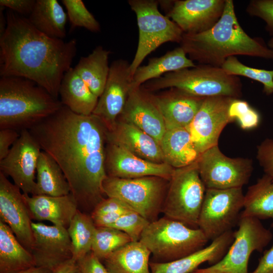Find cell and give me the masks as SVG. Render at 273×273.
Returning <instances> with one entry per match:
<instances>
[{
  "mask_svg": "<svg viewBox=\"0 0 273 273\" xmlns=\"http://www.w3.org/2000/svg\"><path fill=\"white\" fill-rule=\"evenodd\" d=\"M41 150L62 170L78 209L90 213L104 199L107 129L93 114H76L65 106L28 129Z\"/></svg>",
  "mask_w": 273,
  "mask_h": 273,
  "instance_id": "6da1fadb",
  "label": "cell"
},
{
  "mask_svg": "<svg viewBox=\"0 0 273 273\" xmlns=\"http://www.w3.org/2000/svg\"><path fill=\"white\" fill-rule=\"evenodd\" d=\"M6 19L0 35V76L28 79L58 99L61 81L76 56V40L49 37L10 10Z\"/></svg>",
  "mask_w": 273,
  "mask_h": 273,
  "instance_id": "7a4b0ae2",
  "label": "cell"
},
{
  "mask_svg": "<svg viewBox=\"0 0 273 273\" xmlns=\"http://www.w3.org/2000/svg\"><path fill=\"white\" fill-rule=\"evenodd\" d=\"M180 47L189 58L199 64L221 67L237 55L273 60V49L263 39L250 36L240 25L233 0H226L223 14L209 30L196 34L184 33Z\"/></svg>",
  "mask_w": 273,
  "mask_h": 273,
  "instance_id": "3957f363",
  "label": "cell"
},
{
  "mask_svg": "<svg viewBox=\"0 0 273 273\" xmlns=\"http://www.w3.org/2000/svg\"><path fill=\"white\" fill-rule=\"evenodd\" d=\"M63 106L60 100L30 80L12 76L0 79V129L28 130Z\"/></svg>",
  "mask_w": 273,
  "mask_h": 273,
  "instance_id": "277c9868",
  "label": "cell"
},
{
  "mask_svg": "<svg viewBox=\"0 0 273 273\" xmlns=\"http://www.w3.org/2000/svg\"><path fill=\"white\" fill-rule=\"evenodd\" d=\"M148 90L176 88L192 95L207 98L225 96L240 99L243 85L239 76L226 73L221 67L199 64L166 73L142 85Z\"/></svg>",
  "mask_w": 273,
  "mask_h": 273,
  "instance_id": "5b68a950",
  "label": "cell"
},
{
  "mask_svg": "<svg viewBox=\"0 0 273 273\" xmlns=\"http://www.w3.org/2000/svg\"><path fill=\"white\" fill-rule=\"evenodd\" d=\"M208 241L200 229L189 227L165 216L150 222L139 240L158 262L186 256L205 247Z\"/></svg>",
  "mask_w": 273,
  "mask_h": 273,
  "instance_id": "8992f818",
  "label": "cell"
},
{
  "mask_svg": "<svg viewBox=\"0 0 273 273\" xmlns=\"http://www.w3.org/2000/svg\"><path fill=\"white\" fill-rule=\"evenodd\" d=\"M206 188L197 162L175 168L169 181L162 209L165 217L198 228V220Z\"/></svg>",
  "mask_w": 273,
  "mask_h": 273,
  "instance_id": "52a82bcc",
  "label": "cell"
},
{
  "mask_svg": "<svg viewBox=\"0 0 273 273\" xmlns=\"http://www.w3.org/2000/svg\"><path fill=\"white\" fill-rule=\"evenodd\" d=\"M128 3L135 14L139 29L138 47L130 63L132 78L148 55L166 42L180 43L184 32L176 23L160 13L158 1L129 0Z\"/></svg>",
  "mask_w": 273,
  "mask_h": 273,
  "instance_id": "ba28073f",
  "label": "cell"
},
{
  "mask_svg": "<svg viewBox=\"0 0 273 273\" xmlns=\"http://www.w3.org/2000/svg\"><path fill=\"white\" fill-rule=\"evenodd\" d=\"M166 180L157 176L122 178L107 176L102 187L108 197L120 200L152 222L157 219L162 212Z\"/></svg>",
  "mask_w": 273,
  "mask_h": 273,
  "instance_id": "9c48e42d",
  "label": "cell"
},
{
  "mask_svg": "<svg viewBox=\"0 0 273 273\" xmlns=\"http://www.w3.org/2000/svg\"><path fill=\"white\" fill-rule=\"evenodd\" d=\"M238 225L234 241L222 258L210 266L193 272L249 273L248 264L251 254L255 251L262 252L272 240V234L255 217L240 216Z\"/></svg>",
  "mask_w": 273,
  "mask_h": 273,
  "instance_id": "30bf717a",
  "label": "cell"
},
{
  "mask_svg": "<svg viewBox=\"0 0 273 273\" xmlns=\"http://www.w3.org/2000/svg\"><path fill=\"white\" fill-rule=\"evenodd\" d=\"M244 200L242 188L206 189L198 226L208 240L231 231L238 223Z\"/></svg>",
  "mask_w": 273,
  "mask_h": 273,
  "instance_id": "8fae6325",
  "label": "cell"
},
{
  "mask_svg": "<svg viewBox=\"0 0 273 273\" xmlns=\"http://www.w3.org/2000/svg\"><path fill=\"white\" fill-rule=\"evenodd\" d=\"M196 162L206 189L242 188L248 184L253 171L252 159L229 157L218 145L201 153Z\"/></svg>",
  "mask_w": 273,
  "mask_h": 273,
  "instance_id": "7c38bea8",
  "label": "cell"
},
{
  "mask_svg": "<svg viewBox=\"0 0 273 273\" xmlns=\"http://www.w3.org/2000/svg\"><path fill=\"white\" fill-rule=\"evenodd\" d=\"M41 151L29 130L24 129L7 155L0 160V172L11 177L23 194H35V173Z\"/></svg>",
  "mask_w": 273,
  "mask_h": 273,
  "instance_id": "4fadbf2b",
  "label": "cell"
},
{
  "mask_svg": "<svg viewBox=\"0 0 273 273\" xmlns=\"http://www.w3.org/2000/svg\"><path fill=\"white\" fill-rule=\"evenodd\" d=\"M235 98L225 96L205 98L193 120L187 127L196 149L202 153L218 145L220 135L229 123L230 105Z\"/></svg>",
  "mask_w": 273,
  "mask_h": 273,
  "instance_id": "5bb4252c",
  "label": "cell"
},
{
  "mask_svg": "<svg viewBox=\"0 0 273 273\" xmlns=\"http://www.w3.org/2000/svg\"><path fill=\"white\" fill-rule=\"evenodd\" d=\"M130 63L123 59L113 61L103 92L92 113L107 130L113 128L133 88Z\"/></svg>",
  "mask_w": 273,
  "mask_h": 273,
  "instance_id": "9a60e30c",
  "label": "cell"
},
{
  "mask_svg": "<svg viewBox=\"0 0 273 273\" xmlns=\"http://www.w3.org/2000/svg\"><path fill=\"white\" fill-rule=\"evenodd\" d=\"M33 244L31 252L35 266L54 270L72 259L71 240L66 228L32 222Z\"/></svg>",
  "mask_w": 273,
  "mask_h": 273,
  "instance_id": "2e32d148",
  "label": "cell"
},
{
  "mask_svg": "<svg viewBox=\"0 0 273 273\" xmlns=\"http://www.w3.org/2000/svg\"><path fill=\"white\" fill-rule=\"evenodd\" d=\"M226 0L170 1L166 16L185 34H196L212 28L221 17Z\"/></svg>",
  "mask_w": 273,
  "mask_h": 273,
  "instance_id": "e0dca14e",
  "label": "cell"
},
{
  "mask_svg": "<svg viewBox=\"0 0 273 273\" xmlns=\"http://www.w3.org/2000/svg\"><path fill=\"white\" fill-rule=\"evenodd\" d=\"M0 220L31 252L33 244L32 219L24 194L0 172Z\"/></svg>",
  "mask_w": 273,
  "mask_h": 273,
  "instance_id": "ac0fdd59",
  "label": "cell"
},
{
  "mask_svg": "<svg viewBox=\"0 0 273 273\" xmlns=\"http://www.w3.org/2000/svg\"><path fill=\"white\" fill-rule=\"evenodd\" d=\"M105 170L107 176L122 178L157 176L170 180L174 169L166 163L143 159L124 148L107 142Z\"/></svg>",
  "mask_w": 273,
  "mask_h": 273,
  "instance_id": "d6986e66",
  "label": "cell"
},
{
  "mask_svg": "<svg viewBox=\"0 0 273 273\" xmlns=\"http://www.w3.org/2000/svg\"><path fill=\"white\" fill-rule=\"evenodd\" d=\"M131 124L155 139L160 145L166 129L162 115L151 95L133 88L117 120Z\"/></svg>",
  "mask_w": 273,
  "mask_h": 273,
  "instance_id": "ffe728a7",
  "label": "cell"
},
{
  "mask_svg": "<svg viewBox=\"0 0 273 273\" xmlns=\"http://www.w3.org/2000/svg\"><path fill=\"white\" fill-rule=\"evenodd\" d=\"M151 97L162 115L166 130L187 128L205 98L174 87L161 95Z\"/></svg>",
  "mask_w": 273,
  "mask_h": 273,
  "instance_id": "44dd1931",
  "label": "cell"
},
{
  "mask_svg": "<svg viewBox=\"0 0 273 273\" xmlns=\"http://www.w3.org/2000/svg\"><path fill=\"white\" fill-rule=\"evenodd\" d=\"M234 232L228 231L208 246L183 258L167 262H150L151 273H192L201 264H214L224 256L234 241Z\"/></svg>",
  "mask_w": 273,
  "mask_h": 273,
  "instance_id": "7402d4cb",
  "label": "cell"
},
{
  "mask_svg": "<svg viewBox=\"0 0 273 273\" xmlns=\"http://www.w3.org/2000/svg\"><path fill=\"white\" fill-rule=\"evenodd\" d=\"M107 142L120 146L135 155L156 163H165L160 144L136 127L117 120L107 131Z\"/></svg>",
  "mask_w": 273,
  "mask_h": 273,
  "instance_id": "603a6c76",
  "label": "cell"
},
{
  "mask_svg": "<svg viewBox=\"0 0 273 273\" xmlns=\"http://www.w3.org/2000/svg\"><path fill=\"white\" fill-rule=\"evenodd\" d=\"M23 194L31 219L39 222L49 221L67 229L78 209L71 193L61 196Z\"/></svg>",
  "mask_w": 273,
  "mask_h": 273,
  "instance_id": "cb8c5ba5",
  "label": "cell"
},
{
  "mask_svg": "<svg viewBox=\"0 0 273 273\" xmlns=\"http://www.w3.org/2000/svg\"><path fill=\"white\" fill-rule=\"evenodd\" d=\"M59 95L63 106L76 114L85 116L92 114L99 99L72 67L63 77Z\"/></svg>",
  "mask_w": 273,
  "mask_h": 273,
  "instance_id": "d4e9b609",
  "label": "cell"
},
{
  "mask_svg": "<svg viewBox=\"0 0 273 273\" xmlns=\"http://www.w3.org/2000/svg\"><path fill=\"white\" fill-rule=\"evenodd\" d=\"M160 146L165 162L174 168L195 163L201 154L196 149L187 128L166 130Z\"/></svg>",
  "mask_w": 273,
  "mask_h": 273,
  "instance_id": "484cf974",
  "label": "cell"
},
{
  "mask_svg": "<svg viewBox=\"0 0 273 273\" xmlns=\"http://www.w3.org/2000/svg\"><path fill=\"white\" fill-rule=\"evenodd\" d=\"M196 66L194 62L187 57L183 49L179 47L160 57L151 58L148 64L138 67L132 76V87H140L147 81L159 78L166 73Z\"/></svg>",
  "mask_w": 273,
  "mask_h": 273,
  "instance_id": "4316f807",
  "label": "cell"
},
{
  "mask_svg": "<svg viewBox=\"0 0 273 273\" xmlns=\"http://www.w3.org/2000/svg\"><path fill=\"white\" fill-rule=\"evenodd\" d=\"M35 266L31 252L0 220V273H16Z\"/></svg>",
  "mask_w": 273,
  "mask_h": 273,
  "instance_id": "83f0119b",
  "label": "cell"
},
{
  "mask_svg": "<svg viewBox=\"0 0 273 273\" xmlns=\"http://www.w3.org/2000/svg\"><path fill=\"white\" fill-rule=\"evenodd\" d=\"M67 14L57 0H36L29 22L47 36L63 39L66 35Z\"/></svg>",
  "mask_w": 273,
  "mask_h": 273,
  "instance_id": "f1b7e54d",
  "label": "cell"
},
{
  "mask_svg": "<svg viewBox=\"0 0 273 273\" xmlns=\"http://www.w3.org/2000/svg\"><path fill=\"white\" fill-rule=\"evenodd\" d=\"M150 251L140 241L131 242L104 261L108 273H151Z\"/></svg>",
  "mask_w": 273,
  "mask_h": 273,
  "instance_id": "f546056e",
  "label": "cell"
},
{
  "mask_svg": "<svg viewBox=\"0 0 273 273\" xmlns=\"http://www.w3.org/2000/svg\"><path fill=\"white\" fill-rule=\"evenodd\" d=\"M111 52L101 46L86 57H81L74 68L91 91L99 98L109 75V57Z\"/></svg>",
  "mask_w": 273,
  "mask_h": 273,
  "instance_id": "4dcf8cb0",
  "label": "cell"
},
{
  "mask_svg": "<svg viewBox=\"0 0 273 273\" xmlns=\"http://www.w3.org/2000/svg\"><path fill=\"white\" fill-rule=\"evenodd\" d=\"M70 193L69 183L61 167L50 155L42 150L36 168L35 195L61 196Z\"/></svg>",
  "mask_w": 273,
  "mask_h": 273,
  "instance_id": "1f68e13d",
  "label": "cell"
},
{
  "mask_svg": "<svg viewBox=\"0 0 273 273\" xmlns=\"http://www.w3.org/2000/svg\"><path fill=\"white\" fill-rule=\"evenodd\" d=\"M243 209L241 217L271 219L273 228V181L270 177L264 174L255 184L249 187L244 195Z\"/></svg>",
  "mask_w": 273,
  "mask_h": 273,
  "instance_id": "d6a6232c",
  "label": "cell"
},
{
  "mask_svg": "<svg viewBox=\"0 0 273 273\" xmlns=\"http://www.w3.org/2000/svg\"><path fill=\"white\" fill-rule=\"evenodd\" d=\"M96 228L90 214L78 209L67 229L72 244V259L77 261L91 251Z\"/></svg>",
  "mask_w": 273,
  "mask_h": 273,
  "instance_id": "836d02e7",
  "label": "cell"
},
{
  "mask_svg": "<svg viewBox=\"0 0 273 273\" xmlns=\"http://www.w3.org/2000/svg\"><path fill=\"white\" fill-rule=\"evenodd\" d=\"M124 232L111 227L96 226L91 251L100 260L131 242Z\"/></svg>",
  "mask_w": 273,
  "mask_h": 273,
  "instance_id": "e575fe53",
  "label": "cell"
},
{
  "mask_svg": "<svg viewBox=\"0 0 273 273\" xmlns=\"http://www.w3.org/2000/svg\"><path fill=\"white\" fill-rule=\"evenodd\" d=\"M228 74L242 76L257 81L263 85L266 96L273 94V70L253 68L244 65L236 56L229 57L221 67Z\"/></svg>",
  "mask_w": 273,
  "mask_h": 273,
  "instance_id": "d590c367",
  "label": "cell"
},
{
  "mask_svg": "<svg viewBox=\"0 0 273 273\" xmlns=\"http://www.w3.org/2000/svg\"><path fill=\"white\" fill-rule=\"evenodd\" d=\"M132 210L120 200L104 198L94 208L90 216L96 226L110 227L125 213Z\"/></svg>",
  "mask_w": 273,
  "mask_h": 273,
  "instance_id": "8d00e7d4",
  "label": "cell"
},
{
  "mask_svg": "<svg viewBox=\"0 0 273 273\" xmlns=\"http://www.w3.org/2000/svg\"><path fill=\"white\" fill-rule=\"evenodd\" d=\"M67 10V14L71 29L83 27L93 32H99V22L86 8L81 0H62Z\"/></svg>",
  "mask_w": 273,
  "mask_h": 273,
  "instance_id": "74e56055",
  "label": "cell"
},
{
  "mask_svg": "<svg viewBox=\"0 0 273 273\" xmlns=\"http://www.w3.org/2000/svg\"><path fill=\"white\" fill-rule=\"evenodd\" d=\"M229 116L234 122L237 120L240 127L244 130L256 128L260 121L259 113L245 101L234 99L229 110Z\"/></svg>",
  "mask_w": 273,
  "mask_h": 273,
  "instance_id": "f35d334b",
  "label": "cell"
},
{
  "mask_svg": "<svg viewBox=\"0 0 273 273\" xmlns=\"http://www.w3.org/2000/svg\"><path fill=\"white\" fill-rule=\"evenodd\" d=\"M150 222L138 213L130 210L121 216L110 227L124 232L132 242H136L140 240L143 231Z\"/></svg>",
  "mask_w": 273,
  "mask_h": 273,
  "instance_id": "ab89813d",
  "label": "cell"
},
{
  "mask_svg": "<svg viewBox=\"0 0 273 273\" xmlns=\"http://www.w3.org/2000/svg\"><path fill=\"white\" fill-rule=\"evenodd\" d=\"M246 11L249 15L263 20L266 31L273 37V0H251Z\"/></svg>",
  "mask_w": 273,
  "mask_h": 273,
  "instance_id": "60d3db41",
  "label": "cell"
},
{
  "mask_svg": "<svg viewBox=\"0 0 273 273\" xmlns=\"http://www.w3.org/2000/svg\"><path fill=\"white\" fill-rule=\"evenodd\" d=\"M256 159L264 174L273 181V139L266 138L257 146Z\"/></svg>",
  "mask_w": 273,
  "mask_h": 273,
  "instance_id": "b9f144b4",
  "label": "cell"
},
{
  "mask_svg": "<svg viewBox=\"0 0 273 273\" xmlns=\"http://www.w3.org/2000/svg\"><path fill=\"white\" fill-rule=\"evenodd\" d=\"M76 262L81 273H108L105 265L92 251Z\"/></svg>",
  "mask_w": 273,
  "mask_h": 273,
  "instance_id": "7bdbcfd3",
  "label": "cell"
},
{
  "mask_svg": "<svg viewBox=\"0 0 273 273\" xmlns=\"http://www.w3.org/2000/svg\"><path fill=\"white\" fill-rule=\"evenodd\" d=\"M20 135V131L14 129H0V160L8 154Z\"/></svg>",
  "mask_w": 273,
  "mask_h": 273,
  "instance_id": "ee69618b",
  "label": "cell"
},
{
  "mask_svg": "<svg viewBox=\"0 0 273 273\" xmlns=\"http://www.w3.org/2000/svg\"><path fill=\"white\" fill-rule=\"evenodd\" d=\"M36 0H1L0 6L8 8L17 14L28 16L32 12Z\"/></svg>",
  "mask_w": 273,
  "mask_h": 273,
  "instance_id": "f6af8a7d",
  "label": "cell"
},
{
  "mask_svg": "<svg viewBox=\"0 0 273 273\" xmlns=\"http://www.w3.org/2000/svg\"><path fill=\"white\" fill-rule=\"evenodd\" d=\"M250 273H273V244L264 251L256 268Z\"/></svg>",
  "mask_w": 273,
  "mask_h": 273,
  "instance_id": "bcb514c9",
  "label": "cell"
},
{
  "mask_svg": "<svg viewBox=\"0 0 273 273\" xmlns=\"http://www.w3.org/2000/svg\"><path fill=\"white\" fill-rule=\"evenodd\" d=\"M53 273H81L77 262L71 259L54 269Z\"/></svg>",
  "mask_w": 273,
  "mask_h": 273,
  "instance_id": "7dc6e473",
  "label": "cell"
},
{
  "mask_svg": "<svg viewBox=\"0 0 273 273\" xmlns=\"http://www.w3.org/2000/svg\"><path fill=\"white\" fill-rule=\"evenodd\" d=\"M53 270L47 268L35 266L16 273H53Z\"/></svg>",
  "mask_w": 273,
  "mask_h": 273,
  "instance_id": "c3c4849f",
  "label": "cell"
},
{
  "mask_svg": "<svg viewBox=\"0 0 273 273\" xmlns=\"http://www.w3.org/2000/svg\"><path fill=\"white\" fill-rule=\"evenodd\" d=\"M267 44L269 48L273 49V37L269 39Z\"/></svg>",
  "mask_w": 273,
  "mask_h": 273,
  "instance_id": "681fc988",
  "label": "cell"
},
{
  "mask_svg": "<svg viewBox=\"0 0 273 273\" xmlns=\"http://www.w3.org/2000/svg\"><path fill=\"white\" fill-rule=\"evenodd\" d=\"M192 273H195V272H192Z\"/></svg>",
  "mask_w": 273,
  "mask_h": 273,
  "instance_id": "f907efd6",
  "label": "cell"
}]
</instances>
